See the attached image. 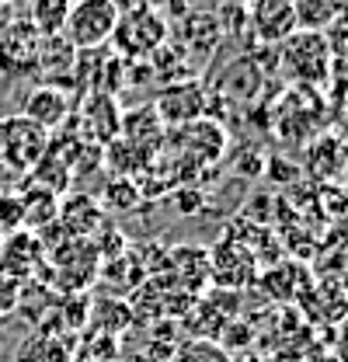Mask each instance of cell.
I'll list each match as a JSON object with an SVG mask.
<instances>
[{
	"mask_svg": "<svg viewBox=\"0 0 348 362\" xmlns=\"http://www.w3.org/2000/svg\"><path fill=\"white\" fill-rule=\"evenodd\" d=\"M168 18L150 7V4H139L126 14H119V25H115V35L112 42L119 52H126V59H139V56H153L161 45L168 42Z\"/></svg>",
	"mask_w": 348,
	"mask_h": 362,
	"instance_id": "6da1fadb",
	"label": "cell"
},
{
	"mask_svg": "<svg viewBox=\"0 0 348 362\" xmlns=\"http://www.w3.org/2000/svg\"><path fill=\"white\" fill-rule=\"evenodd\" d=\"M119 14L122 11L115 7V0H77V4H70V14H66V25H63L66 42L74 49H84V52L112 42Z\"/></svg>",
	"mask_w": 348,
	"mask_h": 362,
	"instance_id": "7a4b0ae2",
	"label": "cell"
},
{
	"mask_svg": "<svg viewBox=\"0 0 348 362\" xmlns=\"http://www.w3.org/2000/svg\"><path fill=\"white\" fill-rule=\"evenodd\" d=\"M49 150V133L25 115L0 119V164L11 171H32Z\"/></svg>",
	"mask_w": 348,
	"mask_h": 362,
	"instance_id": "3957f363",
	"label": "cell"
},
{
	"mask_svg": "<svg viewBox=\"0 0 348 362\" xmlns=\"http://www.w3.org/2000/svg\"><path fill=\"white\" fill-rule=\"evenodd\" d=\"M327 66H331V45L324 32H293L282 42V70L293 81L320 84L327 77Z\"/></svg>",
	"mask_w": 348,
	"mask_h": 362,
	"instance_id": "277c9868",
	"label": "cell"
},
{
	"mask_svg": "<svg viewBox=\"0 0 348 362\" xmlns=\"http://www.w3.org/2000/svg\"><path fill=\"white\" fill-rule=\"evenodd\" d=\"M45 265V247L39 233L32 230H11L7 237H0V275H11L18 282L32 279Z\"/></svg>",
	"mask_w": 348,
	"mask_h": 362,
	"instance_id": "5b68a950",
	"label": "cell"
},
{
	"mask_svg": "<svg viewBox=\"0 0 348 362\" xmlns=\"http://www.w3.org/2000/svg\"><path fill=\"white\" fill-rule=\"evenodd\" d=\"M248 25H251L258 42L265 45L286 42L296 32L293 0H251L248 4Z\"/></svg>",
	"mask_w": 348,
	"mask_h": 362,
	"instance_id": "8992f818",
	"label": "cell"
},
{
	"mask_svg": "<svg viewBox=\"0 0 348 362\" xmlns=\"http://www.w3.org/2000/svg\"><path fill=\"white\" fill-rule=\"evenodd\" d=\"M21 115H25L28 122H35L39 129L52 133V129H59V126L70 122V115H74V101H70L66 90H59L56 84H42V88H32L28 94H25V101H21Z\"/></svg>",
	"mask_w": 348,
	"mask_h": 362,
	"instance_id": "52a82bcc",
	"label": "cell"
},
{
	"mask_svg": "<svg viewBox=\"0 0 348 362\" xmlns=\"http://www.w3.org/2000/svg\"><path fill=\"white\" fill-rule=\"evenodd\" d=\"M119 122H122V115H119V105H115V98L112 94H91L84 101V112H81V139L84 143H94V146H101V143H112L115 136H119Z\"/></svg>",
	"mask_w": 348,
	"mask_h": 362,
	"instance_id": "ba28073f",
	"label": "cell"
},
{
	"mask_svg": "<svg viewBox=\"0 0 348 362\" xmlns=\"http://www.w3.org/2000/svg\"><path fill=\"white\" fill-rule=\"evenodd\" d=\"M59 230L66 237H84L94 233L98 226L105 223V206L94 199V195H84V192H70L59 199V216H56Z\"/></svg>",
	"mask_w": 348,
	"mask_h": 362,
	"instance_id": "9c48e42d",
	"label": "cell"
},
{
	"mask_svg": "<svg viewBox=\"0 0 348 362\" xmlns=\"http://www.w3.org/2000/svg\"><path fill=\"white\" fill-rule=\"evenodd\" d=\"M223 21H219L216 14H185L181 18V25H178V49L181 52H192L195 59L199 56H209V52H216L219 42H223Z\"/></svg>",
	"mask_w": 348,
	"mask_h": 362,
	"instance_id": "30bf717a",
	"label": "cell"
},
{
	"mask_svg": "<svg viewBox=\"0 0 348 362\" xmlns=\"http://www.w3.org/2000/svg\"><path fill=\"white\" fill-rule=\"evenodd\" d=\"M21 195V216H25V230H45V226L56 223V216H59V199L63 195H56V192H49L42 185H28L25 192H18Z\"/></svg>",
	"mask_w": 348,
	"mask_h": 362,
	"instance_id": "8fae6325",
	"label": "cell"
},
{
	"mask_svg": "<svg viewBox=\"0 0 348 362\" xmlns=\"http://www.w3.org/2000/svg\"><path fill=\"white\" fill-rule=\"evenodd\" d=\"M70 359H74V349L56 331H32L14 349V362H70Z\"/></svg>",
	"mask_w": 348,
	"mask_h": 362,
	"instance_id": "7c38bea8",
	"label": "cell"
},
{
	"mask_svg": "<svg viewBox=\"0 0 348 362\" xmlns=\"http://www.w3.org/2000/svg\"><path fill=\"white\" fill-rule=\"evenodd\" d=\"M119 133H126L122 139L132 143V146H139L143 150V143H161L164 139V119H161V112H157V105H143V108H132L122 115V122H119Z\"/></svg>",
	"mask_w": 348,
	"mask_h": 362,
	"instance_id": "4fadbf2b",
	"label": "cell"
},
{
	"mask_svg": "<svg viewBox=\"0 0 348 362\" xmlns=\"http://www.w3.org/2000/svg\"><path fill=\"white\" fill-rule=\"evenodd\" d=\"M296 32H324L342 21V0H293Z\"/></svg>",
	"mask_w": 348,
	"mask_h": 362,
	"instance_id": "5bb4252c",
	"label": "cell"
},
{
	"mask_svg": "<svg viewBox=\"0 0 348 362\" xmlns=\"http://www.w3.org/2000/svg\"><path fill=\"white\" fill-rule=\"evenodd\" d=\"M66 14H70V0H35V7L28 11V25L49 39V35L63 32Z\"/></svg>",
	"mask_w": 348,
	"mask_h": 362,
	"instance_id": "9a60e30c",
	"label": "cell"
},
{
	"mask_svg": "<svg viewBox=\"0 0 348 362\" xmlns=\"http://www.w3.org/2000/svg\"><path fill=\"white\" fill-rule=\"evenodd\" d=\"M171 362H233V359L219 349V341H213V338H199V341H185V345L171 356Z\"/></svg>",
	"mask_w": 348,
	"mask_h": 362,
	"instance_id": "2e32d148",
	"label": "cell"
},
{
	"mask_svg": "<svg viewBox=\"0 0 348 362\" xmlns=\"http://www.w3.org/2000/svg\"><path fill=\"white\" fill-rule=\"evenodd\" d=\"M136 195H139V188H136L129 178H119L105 188V206H108V209H132V206L139 202Z\"/></svg>",
	"mask_w": 348,
	"mask_h": 362,
	"instance_id": "e0dca14e",
	"label": "cell"
},
{
	"mask_svg": "<svg viewBox=\"0 0 348 362\" xmlns=\"http://www.w3.org/2000/svg\"><path fill=\"white\" fill-rule=\"evenodd\" d=\"M25 216H21V195L18 192H0V230H21Z\"/></svg>",
	"mask_w": 348,
	"mask_h": 362,
	"instance_id": "ac0fdd59",
	"label": "cell"
},
{
	"mask_svg": "<svg viewBox=\"0 0 348 362\" xmlns=\"http://www.w3.org/2000/svg\"><path fill=\"white\" fill-rule=\"evenodd\" d=\"M240 70H248V74H258V70H255V59H237V63H233V66L223 74V81H233ZM258 81H261V77H255V84H258ZM255 90H258V88H251V84H237V88H230L226 94H233V98H251Z\"/></svg>",
	"mask_w": 348,
	"mask_h": 362,
	"instance_id": "d6986e66",
	"label": "cell"
},
{
	"mask_svg": "<svg viewBox=\"0 0 348 362\" xmlns=\"http://www.w3.org/2000/svg\"><path fill=\"white\" fill-rule=\"evenodd\" d=\"M21 286H25V282H18V279H11V275H0V317L11 314V310H18Z\"/></svg>",
	"mask_w": 348,
	"mask_h": 362,
	"instance_id": "ffe728a7",
	"label": "cell"
},
{
	"mask_svg": "<svg viewBox=\"0 0 348 362\" xmlns=\"http://www.w3.org/2000/svg\"><path fill=\"white\" fill-rule=\"evenodd\" d=\"M237 362H261V359H258V356H251V352H240V359H237Z\"/></svg>",
	"mask_w": 348,
	"mask_h": 362,
	"instance_id": "44dd1931",
	"label": "cell"
},
{
	"mask_svg": "<svg viewBox=\"0 0 348 362\" xmlns=\"http://www.w3.org/2000/svg\"><path fill=\"white\" fill-rule=\"evenodd\" d=\"M223 4H237V7H244V4H251V0H223Z\"/></svg>",
	"mask_w": 348,
	"mask_h": 362,
	"instance_id": "7402d4cb",
	"label": "cell"
},
{
	"mask_svg": "<svg viewBox=\"0 0 348 362\" xmlns=\"http://www.w3.org/2000/svg\"><path fill=\"white\" fill-rule=\"evenodd\" d=\"M342 293H345V300H348V275H345V286H342Z\"/></svg>",
	"mask_w": 348,
	"mask_h": 362,
	"instance_id": "603a6c76",
	"label": "cell"
},
{
	"mask_svg": "<svg viewBox=\"0 0 348 362\" xmlns=\"http://www.w3.org/2000/svg\"><path fill=\"white\" fill-rule=\"evenodd\" d=\"M342 171H345V178H348V160H345V168H342Z\"/></svg>",
	"mask_w": 348,
	"mask_h": 362,
	"instance_id": "cb8c5ba5",
	"label": "cell"
},
{
	"mask_svg": "<svg viewBox=\"0 0 348 362\" xmlns=\"http://www.w3.org/2000/svg\"><path fill=\"white\" fill-rule=\"evenodd\" d=\"M0 320H4V317H0Z\"/></svg>",
	"mask_w": 348,
	"mask_h": 362,
	"instance_id": "d4e9b609",
	"label": "cell"
}]
</instances>
